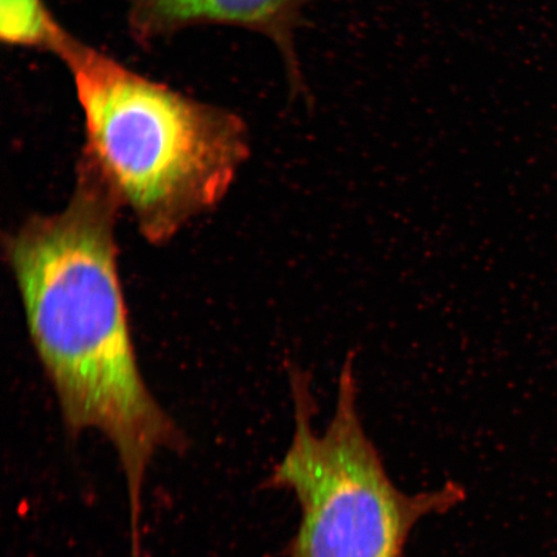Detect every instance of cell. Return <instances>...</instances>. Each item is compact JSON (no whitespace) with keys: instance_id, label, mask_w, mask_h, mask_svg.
I'll use <instances>...</instances> for the list:
<instances>
[{"instance_id":"obj_2","label":"cell","mask_w":557,"mask_h":557,"mask_svg":"<svg viewBox=\"0 0 557 557\" xmlns=\"http://www.w3.org/2000/svg\"><path fill=\"white\" fill-rule=\"evenodd\" d=\"M53 53L74 79L85 117L78 166L164 244L218 207L249 158L243 117L139 75L67 30Z\"/></svg>"},{"instance_id":"obj_3","label":"cell","mask_w":557,"mask_h":557,"mask_svg":"<svg viewBox=\"0 0 557 557\" xmlns=\"http://www.w3.org/2000/svg\"><path fill=\"white\" fill-rule=\"evenodd\" d=\"M355 351L347 354L338 382L336 409L318 434L311 375L288 368L295 406L294 437L262 483L294 494L297 531L285 557H403L413 529L431 515L462 504V485L448 482L414 494L399 490L386 470L358 410Z\"/></svg>"},{"instance_id":"obj_4","label":"cell","mask_w":557,"mask_h":557,"mask_svg":"<svg viewBox=\"0 0 557 557\" xmlns=\"http://www.w3.org/2000/svg\"><path fill=\"white\" fill-rule=\"evenodd\" d=\"M128 27L144 46L194 26L225 25L264 35L276 46L287 70L292 95L309 101L296 32L305 23L308 0H121Z\"/></svg>"},{"instance_id":"obj_1","label":"cell","mask_w":557,"mask_h":557,"mask_svg":"<svg viewBox=\"0 0 557 557\" xmlns=\"http://www.w3.org/2000/svg\"><path fill=\"white\" fill-rule=\"evenodd\" d=\"M121 207L101 180L76 166L67 206L25 221L4 249L67 435L97 431L120 457L131 557H143L144 490L152 459L162 451L185 455L190 442L138 367L117 273Z\"/></svg>"},{"instance_id":"obj_5","label":"cell","mask_w":557,"mask_h":557,"mask_svg":"<svg viewBox=\"0 0 557 557\" xmlns=\"http://www.w3.org/2000/svg\"><path fill=\"white\" fill-rule=\"evenodd\" d=\"M64 33L45 0H0V39L4 45L53 53Z\"/></svg>"}]
</instances>
